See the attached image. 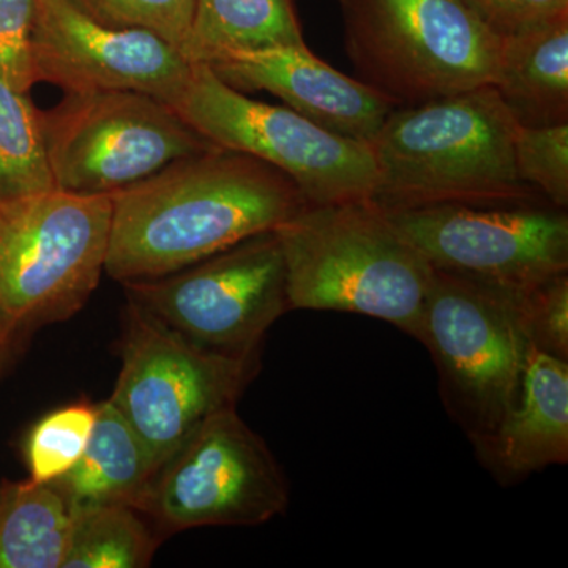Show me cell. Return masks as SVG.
<instances>
[{
  "instance_id": "6da1fadb",
  "label": "cell",
  "mask_w": 568,
  "mask_h": 568,
  "mask_svg": "<svg viewBox=\"0 0 568 568\" xmlns=\"http://www.w3.org/2000/svg\"><path fill=\"white\" fill-rule=\"evenodd\" d=\"M111 197L104 272L122 284L174 274L308 204L282 171L227 149L179 160Z\"/></svg>"
},
{
  "instance_id": "7a4b0ae2",
  "label": "cell",
  "mask_w": 568,
  "mask_h": 568,
  "mask_svg": "<svg viewBox=\"0 0 568 568\" xmlns=\"http://www.w3.org/2000/svg\"><path fill=\"white\" fill-rule=\"evenodd\" d=\"M515 121L495 85L395 108L369 142V200L384 211L440 204H540L518 178Z\"/></svg>"
},
{
  "instance_id": "3957f363",
  "label": "cell",
  "mask_w": 568,
  "mask_h": 568,
  "mask_svg": "<svg viewBox=\"0 0 568 568\" xmlns=\"http://www.w3.org/2000/svg\"><path fill=\"white\" fill-rule=\"evenodd\" d=\"M275 233L291 310L376 317L420 342L433 268L375 201L306 204Z\"/></svg>"
},
{
  "instance_id": "277c9868",
  "label": "cell",
  "mask_w": 568,
  "mask_h": 568,
  "mask_svg": "<svg viewBox=\"0 0 568 568\" xmlns=\"http://www.w3.org/2000/svg\"><path fill=\"white\" fill-rule=\"evenodd\" d=\"M111 194L52 189L0 204V345L81 312L106 267Z\"/></svg>"
},
{
  "instance_id": "5b68a950",
  "label": "cell",
  "mask_w": 568,
  "mask_h": 568,
  "mask_svg": "<svg viewBox=\"0 0 568 568\" xmlns=\"http://www.w3.org/2000/svg\"><path fill=\"white\" fill-rule=\"evenodd\" d=\"M358 80L396 108L493 85L503 37L462 0H339Z\"/></svg>"
},
{
  "instance_id": "8992f818",
  "label": "cell",
  "mask_w": 568,
  "mask_h": 568,
  "mask_svg": "<svg viewBox=\"0 0 568 568\" xmlns=\"http://www.w3.org/2000/svg\"><path fill=\"white\" fill-rule=\"evenodd\" d=\"M523 297L433 268L420 343L439 373L447 413L470 443L495 432L517 405L530 347Z\"/></svg>"
},
{
  "instance_id": "52a82bcc",
  "label": "cell",
  "mask_w": 568,
  "mask_h": 568,
  "mask_svg": "<svg viewBox=\"0 0 568 568\" xmlns=\"http://www.w3.org/2000/svg\"><path fill=\"white\" fill-rule=\"evenodd\" d=\"M123 323L122 368L110 402L159 470L204 420L237 405L260 354L197 345L130 301Z\"/></svg>"
},
{
  "instance_id": "ba28073f",
  "label": "cell",
  "mask_w": 568,
  "mask_h": 568,
  "mask_svg": "<svg viewBox=\"0 0 568 568\" xmlns=\"http://www.w3.org/2000/svg\"><path fill=\"white\" fill-rule=\"evenodd\" d=\"M173 108L205 140L246 153L286 174L308 204L338 203L372 194L376 166L364 142L328 132L290 108L250 99L192 63Z\"/></svg>"
},
{
  "instance_id": "9c48e42d",
  "label": "cell",
  "mask_w": 568,
  "mask_h": 568,
  "mask_svg": "<svg viewBox=\"0 0 568 568\" xmlns=\"http://www.w3.org/2000/svg\"><path fill=\"white\" fill-rule=\"evenodd\" d=\"M55 189L112 194L171 163L216 151L173 106L132 91L69 93L43 114Z\"/></svg>"
},
{
  "instance_id": "30bf717a",
  "label": "cell",
  "mask_w": 568,
  "mask_h": 568,
  "mask_svg": "<svg viewBox=\"0 0 568 568\" xmlns=\"http://www.w3.org/2000/svg\"><path fill=\"white\" fill-rule=\"evenodd\" d=\"M287 504L290 485L271 448L227 407L197 426L156 470L140 511L168 536L264 525Z\"/></svg>"
},
{
  "instance_id": "8fae6325",
  "label": "cell",
  "mask_w": 568,
  "mask_h": 568,
  "mask_svg": "<svg viewBox=\"0 0 568 568\" xmlns=\"http://www.w3.org/2000/svg\"><path fill=\"white\" fill-rule=\"evenodd\" d=\"M123 286L130 302L178 334L227 354H260L268 328L291 310L275 230L174 274Z\"/></svg>"
},
{
  "instance_id": "7c38bea8",
  "label": "cell",
  "mask_w": 568,
  "mask_h": 568,
  "mask_svg": "<svg viewBox=\"0 0 568 568\" xmlns=\"http://www.w3.org/2000/svg\"><path fill=\"white\" fill-rule=\"evenodd\" d=\"M432 268L523 297L568 272V216L541 204L386 211Z\"/></svg>"
},
{
  "instance_id": "4fadbf2b",
  "label": "cell",
  "mask_w": 568,
  "mask_h": 568,
  "mask_svg": "<svg viewBox=\"0 0 568 568\" xmlns=\"http://www.w3.org/2000/svg\"><path fill=\"white\" fill-rule=\"evenodd\" d=\"M32 58L37 81L69 93L141 92L170 106L192 71V63L162 37L111 28L73 0H37Z\"/></svg>"
},
{
  "instance_id": "5bb4252c",
  "label": "cell",
  "mask_w": 568,
  "mask_h": 568,
  "mask_svg": "<svg viewBox=\"0 0 568 568\" xmlns=\"http://www.w3.org/2000/svg\"><path fill=\"white\" fill-rule=\"evenodd\" d=\"M209 67L235 91L271 92L316 125L368 145L396 108L365 82L317 59L305 43L233 52Z\"/></svg>"
},
{
  "instance_id": "9a60e30c",
  "label": "cell",
  "mask_w": 568,
  "mask_h": 568,
  "mask_svg": "<svg viewBox=\"0 0 568 568\" xmlns=\"http://www.w3.org/2000/svg\"><path fill=\"white\" fill-rule=\"evenodd\" d=\"M504 485L568 462V362L530 346L517 405L495 432L473 443Z\"/></svg>"
},
{
  "instance_id": "2e32d148",
  "label": "cell",
  "mask_w": 568,
  "mask_h": 568,
  "mask_svg": "<svg viewBox=\"0 0 568 568\" xmlns=\"http://www.w3.org/2000/svg\"><path fill=\"white\" fill-rule=\"evenodd\" d=\"M493 85L519 125L568 122V13L503 37Z\"/></svg>"
},
{
  "instance_id": "e0dca14e",
  "label": "cell",
  "mask_w": 568,
  "mask_h": 568,
  "mask_svg": "<svg viewBox=\"0 0 568 568\" xmlns=\"http://www.w3.org/2000/svg\"><path fill=\"white\" fill-rule=\"evenodd\" d=\"M156 467L148 447L110 399L95 405L91 440L78 465L52 481L70 511L129 506L140 511Z\"/></svg>"
},
{
  "instance_id": "ac0fdd59",
  "label": "cell",
  "mask_w": 568,
  "mask_h": 568,
  "mask_svg": "<svg viewBox=\"0 0 568 568\" xmlns=\"http://www.w3.org/2000/svg\"><path fill=\"white\" fill-rule=\"evenodd\" d=\"M304 43L293 0H194L182 55L209 65L233 52Z\"/></svg>"
},
{
  "instance_id": "d6986e66",
  "label": "cell",
  "mask_w": 568,
  "mask_h": 568,
  "mask_svg": "<svg viewBox=\"0 0 568 568\" xmlns=\"http://www.w3.org/2000/svg\"><path fill=\"white\" fill-rule=\"evenodd\" d=\"M71 514L52 484H0V568H62Z\"/></svg>"
},
{
  "instance_id": "ffe728a7",
  "label": "cell",
  "mask_w": 568,
  "mask_h": 568,
  "mask_svg": "<svg viewBox=\"0 0 568 568\" xmlns=\"http://www.w3.org/2000/svg\"><path fill=\"white\" fill-rule=\"evenodd\" d=\"M70 538L62 568H145L160 545L141 511L129 506H93L70 511Z\"/></svg>"
},
{
  "instance_id": "44dd1931",
  "label": "cell",
  "mask_w": 568,
  "mask_h": 568,
  "mask_svg": "<svg viewBox=\"0 0 568 568\" xmlns=\"http://www.w3.org/2000/svg\"><path fill=\"white\" fill-rule=\"evenodd\" d=\"M52 189L43 112L0 71V204Z\"/></svg>"
},
{
  "instance_id": "7402d4cb",
  "label": "cell",
  "mask_w": 568,
  "mask_h": 568,
  "mask_svg": "<svg viewBox=\"0 0 568 568\" xmlns=\"http://www.w3.org/2000/svg\"><path fill=\"white\" fill-rule=\"evenodd\" d=\"M95 405L80 402L59 407L32 426L26 437L29 480L52 484L80 462L91 440Z\"/></svg>"
},
{
  "instance_id": "603a6c76",
  "label": "cell",
  "mask_w": 568,
  "mask_h": 568,
  "mask_svg": "<svg viewBox=\"0 0 568 568\" xmlns=\"http://www.w3.org/2000/svg\"><path fill=\"white\" fill-rule=\"evenodd\" d=\"M518 178L547 196L555 207L568 205V122L518 125L514 142Z\"/></svg>"
},
{
  "instance_id": "cb8c5ba5",
  "label": "cell",
  "mask_w": 568,
  "mask_h": 568,
  "mask_svg": "<svg viewBox=\"0 0 568 568\" xmlns=\"http://www.w3.org/2000/svg\"><path fill=\"white\" fill-rule=\"evenodd\" d=\"M111 28L142 29L183 50L192 26L194 0H73Z\"/></svg>"
},
{
  "instance_id": "d4e9b609",
  "label": "cell",
  "mask_w": 568,
  "mask_h": 568,
  "mask_svg": "<svg viewBox=\"0 0 568 568\" xmlns=\"http://www.w3.org/2000/svg\"><path fill=\"white\" fill-rule=\"evenodd\" d=\"M529 345L568 361V272L538 284L519 302Z\"/></svg>"
},
{
  "instance_id": "484cf974",
  "label": "cell",
  "mask_w": 568,
  "mask_h": 568,
  "mask_svg": "<svg viewBox=\"0 0 568 568\" xmlns=\"http://www.w3.org/2000/svg\"><path fill=\"white\" fill-rule=\"evenodd\" d=\"M37 0H0V71L21 91L37 82L32 29Z\"/></svg>"
},
{
  "instance_id": "4316f807",
  "label": "cell",
  "mask_w": 568,
  "mask_h": 568,
  "mask_svg": "<svg viewBox=\"0 0 568 568\" xmlns=\"http://www.w3.org/2000/svg\"><path fill=\"white\" fill-rule=\"evenodd\" d=\"M497 36L506 37L568 13V0H462Z\"/></svg>"
},
{
  "instance_id": "83f0119b",
  "label": "cell",
  "mask_w": 568,
  "mask_h": 568,
  "mask_svg": "<svg viewBox=\"0 0 568 568\" xmlns=\"http://www.w3.org/2000/svg\"><path fill=\"white\" fill-rule=\"evenodd\" d=\"M13 351V347L0 345V376H2L3 369H6L7 364H9Z\"/></svg>"
}]
</instances>
